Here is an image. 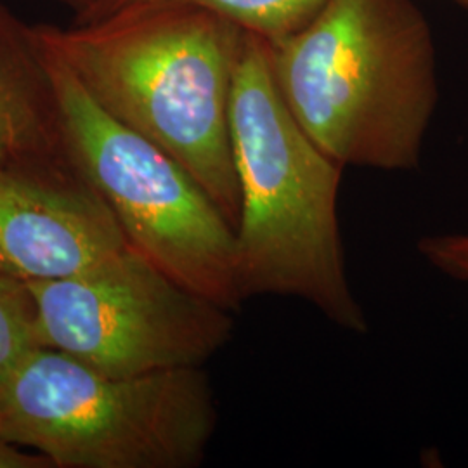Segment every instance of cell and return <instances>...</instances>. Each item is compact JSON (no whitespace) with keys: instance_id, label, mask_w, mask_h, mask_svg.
I'll list each match as a JSON object with an SVG mask.
<instances>
[{"instance_id":"obj_8","label":"cell","mask_w":468,"mask_h":468,"mask_svg":"<svg viewBox=\"0 0 468 468\" xmlns=\"http://www.w3.org/2000/svg\"><path fill=\"white\" fill-rule=\"evenodd\" d=\"M63 153L48 52L0 2V168Z\"/></svg>"},{"instance_id":"obj_9","label":"cell","mask_w":468,"mask_h":468,"mask_svg":"<svg viewBox=\"0 0 468 468\" xmlns=\"http://www.w3.org/2000/svg\"><path fill=\"white\" fill-rule=\"evenodd\" d=\"M328 0H96L77 23H89L139 7L187 5L226 17L249 34L269 42L295 34L318 15Z\"/></svg>"},{"instance_id":"obj_1","label":"cell","mask_w":468,"mask_h":468,"mask_svg":"<svg viewBox=\"0 0 468 468\" xmlns=\"http://www.w3.org/2000/svg\"><path fill=\"white\" fill-rule=\"evenodd\" d=\"M34 28L108 115L167 151L236 228L231 94L249 32L187 5Z\"/></svg>"},{"instance_id":"obj_13","label":"cell","mask_w":468,"mask_h":468,"mask_svg":"<svg viewBox=\"0 0 468 468\" xmlns=\"http://www.w3.org/2000/svg\"><path fill=\"white\" fill-rule=\"evenodd\" d=\"M58 2L68 5V7L75 13V17H77L80 16V15H84L85 11H87L96 0H58Z\"/></svg>"},{"instance_id":"obj_7","label":"cell","mask_w":468,"mask_h":468,"mask_svg":"<svg viewBox=\"0 0 468 468\" xmlns=\"http://www.w3.org/2000/svg\"><path fill=\"white\" fill-rule=\"evenodd\" d=\"M129 243L115 214L67 153L0 168V276H73Z\"/></svg>"},{"instance_id":"obj_10","label":"cell","mask_w":468,"mask_h":468,"mask_svg":"<svg viewBox=\"0 0 468 468\" xmlns=\"http://www.w3.org/2000/svg\"><path fill=\"white\" fill-rule=\"evenodd\" d=\"M42 347L46 344L30 286L0 276V384Z\"/></svg>"},{"instance_id":"obj_4","label":"cell","mask_w":468,"mask_h":468,"mask_svg":"<svg viewBox=\"0 0 468 468\" xmlns=\"http://www.w3.org/2000/svg\"><path fill=\"white\" fill-rule=\"evenodd\" d=\"M218 423L198 368L106 375L42 347L0 384V437L54 468H195Z\"/></svg>"},{"instance_id":"obj_12","label":"cell","mask_w":468,"mask_h":468,"mask_svg":"<svg viewBox=\"0 0 468 468\" xmlns=\"http://www.w3.org/2000/svg\"><path fill=\"white\" fill-rule=\"evenodd\" d=\"M0 468H54V465L44 454L0 437Z\"/></svg>"},{"instance_id":"obj_5","label":"cell","mask_w":468,"mask_h":468,"mask_svg":"<svg viewBox=\"0 0 468 468\" xmlns=\"http://www.w3.org/2000/svg\"><path fill=\"white\" fill-rule=\"evenodd\" d=\"M44 49L68 160L108 203L127 243L177 283L236 313L243 299L233 224L177 160L108 115Z\"/></svg>"},{"instance_id":"obj_3","label":"cell","mask_w":468,"mask_h":468,"mask_svg":"<svg viewBox=\"0 0 468 468\" xmlns=\"http://www.w3.org/2000/svg\"><path fill=\"white\" fill-rule=\"evenodd\" d=\"M269 59L292 115L335 162L420 167L439 77L434 32L413 0H328L269 42Z\"/></svg>"},{"instance_id":"obj_6","label":"cell","mask_w":468,"mask_h":468,"mask_svg":"<svg viewBox=\"0 0 468 468\" xmlns=\"http://www.w3.org/2000/svg\"><path fill=\"white\" fill-rule=\"evenodd\" d=\"M28 286L46 347L115 377L203 367L236 326L233 311L131 245L73 276Z\"/></svg>"},{"instance_id":"obj_11","label":"cell","mask_w":468,"mask_h":468,"mask_svg":"<svg viewBox=\"0 0 468 468\" xmlns=\"http://www.w3.org/2000/svg\"><path fill=\"white\" fill-rule=\"evenodd\" d=\"M419 251L435 269L468 283V234H434L419 239Z\"/></svg>"},{"instance_id":"obj_14","label":"cell","mask_w":468,"mask_h":468,"mask_svg":"<svg viewBox=\"0 0 468 468\" xmlns=\"http://www.w3.org/2000/svg\"><path fill=\"white\" fill-rule=\"evenodd\" d=\"M452 2H454L458 7H462L463 11L468 13V0H452Z\"/></svg>"},{"instance_id":"obj_2","label":"cell","mask_w":468,"mask_h":468,"mask_svg":"<svg viewBox=\"0 0 468 468\" xmlns=\"http://www.w3.org/2000/svg\"><path fill=\"white\" fill-rule=\"evenodd\" d=\"M231 144L239 191L236 271L243 302L311 303L352 334L368 318L352 290L338 222L344 165L302 129L271 69L269 42L247 35L234 73Z\"/></svg>"}]
</instances>
